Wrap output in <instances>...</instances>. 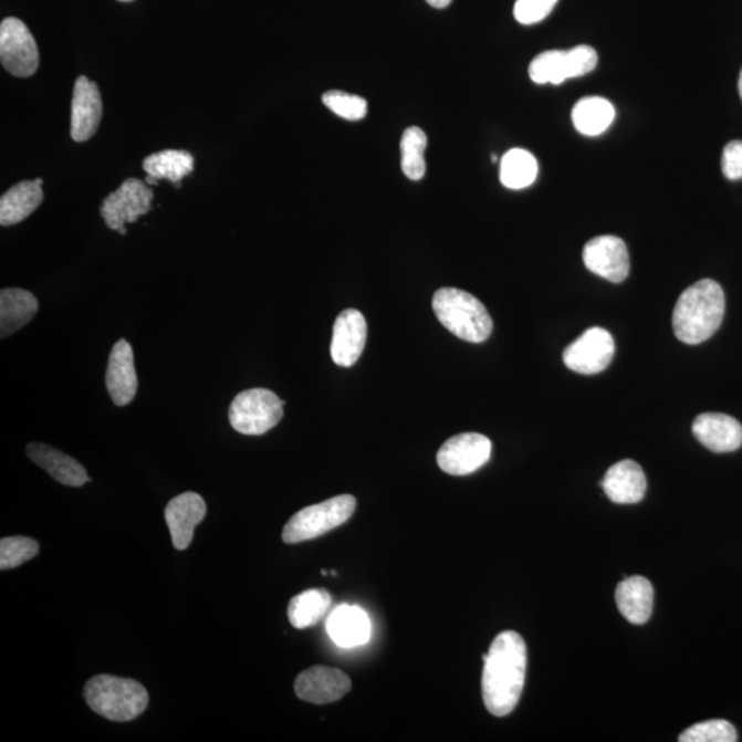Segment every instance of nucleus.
<instances>
[{
	"label": "nucleus",
	"mask_w": 742,
	"mask_h": 742,
	"mask_svg": "<svg viewBox=\"0 0 742 742\" xmlns=\"http://www.w3.org/2000/svg\"><path fill=\"white\" fill-rule=\"evenodd\" d=\"M481 690L487 710L506 717L518 707L526 676V645L515 631H503L483 656Z\"/></svg>",
	"instance_id": "f257e3e1"
},
{
	"label": "nucleus",
	"mask_w": 742,
	"mask_h": 742,
	"mask_svg": "<svg viewBox=\"0 0 742 742\" xmlns=\"http://www.w3.org/2000/svg\"><path fill=\"white\" fill-rule=\"evenodd\" d=\"M724 310V293L718 282H696L679 296L673 309V333L684 344L707 342L722 325Z\"/></svg>",
	"instance_id": "f03ea898"
},
{
	"label": "nucleus",
	"mask_w": 742,
	"mask_h": 742,
	"mask_svg": "<svg viewBox=\"0 0 742 742\" xmlns=\"http://www.w3.org/2000/svg\"><path fill=\"white\" fill-rule=\"evenodd\" d=\"M433 311L441 325L458 338L483 343L491 336V315L479 299L457 288H441L433 296Z\"/></svg>",
	"instance_id": "7ed1b4c3"
},
{
	"label": "nucleus",
	"mask_w": 742,
	"mask_h": 742,
	"mask_svg": "<svg viewBox=\"0 0 742 742\" xmlns=\"http://www.w3.org/2000/svg\"><path fill=\"white\" fill-rule=\"evenodd\" d=\"M84 699L98 715L113 722H128L145 712L149 693L134 679L96 676L86 683Z\"/></svg>",
	"instance_id": "20e7f679"
},
{
	"label": "nucleus",
	"mask_w": 742,
	"mask_h": 742,
	"mask_svg": "<svg viewBox=\"0 0 742 742\" xmlns=\"http://www.w3.org/2000/svg\"><path fill=\"white\" fill-rule=\"evenodd\" d=\"M355 508V497L347 494L304 508L288 521L282 531V540L288 545L315 540L347 523L353 518Z\"/></svg>",
	"instance_id": "39448f33"
},
{
	"label": "nucleus",
	"mask_w": 742,
	"mask_h": 742,
	"mask_svg": "<svg viewBox=\"0 0 742 742\" xmlns=\"http://www.w3.org/2000/svg\"><path fill=\"white\" fill-rule=\"evenodd\" d=\"M283 405L273 390H243L232 400L229 410L231 427L242 435L260 436L273 429L283 417Z\"/></svg>",
	"instance_id": "423d86ee"
},
{
	"label": "nucleus",
	"mask_w": 742,
	"mask_h": 742,
	"mask_svg": "<svg viewBox=\"0 0 742 742\" xmlns=\"http://www.w3.org/2000/svg\"><path fill=\"white\" fill-rule=\"evenodd\" d=\"M153 190L139 179L129 178L102 202L101 215L107 228L127 234L126 224L137 222L151 209Z\"/></svg>",
	"instance_id": "0eeeda50"
},
{
	"label": "nucleus",
	"mask_w": 742,
	"mask_h": 742,
	"mask_svg": "<svg viewBox=\"0 0 742 742\" xmlns=\"http://www.w3.org/2000/svg\"><path fill=\"white\" fill-rule=\"evenodd\" d=\"M0 60L17 77H30L39 67V50L28 27L19 19H6L0 25Z\"/></svg>",
	"instance_id": "6e6552de"
},
{
	"label": "nucleus",
	"mask_w": 742,
	"mask_h": 742,
	"mask_svg": "<svg viewBox=\"0 0 742 742\" xmlns=\"http://www.w3.org/2000/svg\"><path fill=\"white\" fill-rule=\"evenodd\" d=\"M492 443L480 433H461L446 441L438 452V464L451 475H467L490 461Z\"/></svg>",
	"instance_id": "1a4fd4ad"
},
{
	"label": "nucleus",
	"mask_w": 742,
	"mask_h": 742,
	"mask_svg": "<svg viewBox=\"0 0 742 742\" xmlns=\"http://www.w3.org/2000/svg\"><path fill=\"white\" fill-rule=\"evenodd\" d=\"M615 356V339L603 327H591L564 351V364L579 374L602 373Z\"/></svg>",
	"instance_id": "9d476101"
},
{
	"label": "nucleus",
	"mask_w": 742,
	"mask_h": 742,
	"mask_svg": "<svg viewBox=\"0 0 742 742\" xmlns=\"http://www.w3.org/2000/svg\"><path fill=\"white\" fill-rule=\"evenodd\" d=\"M583 260L592 273L602 279L620 283L630 273V257L626 243L615 236H602L588 241Z\"/></svg>",
	"instance_id": "9b49d317"
},
{
	"label": "nucleus",
	"mask_w": 742,
	"mask_h": 742,
	"mask_svg": "<svg viewBox=\"0 0 742 742\" xmlns=\"http://www.w3.org/2000/svg\"><path fill=\"white\" fill-rule=\"evenodd\" d=\"M351 690V679L347 673L337 668L315 666L303 671L294 682V692L299 699L313 704H328Z\"/></svg>",
	"instance_id": "f8f14e48"
},
{
	"label": "nucleus",
	"mask_w": 742,
	"mask_h": 742,
	"mask_svg": "<svg viewBox=\"0 0 742 742\" xmlns=\"http://www.w3.org/2000/svg\"><path fill=\"white\" fill-rule=\"evenodd\" d=\"M367 338V324L358 310H345L333 326L331 355L334 364L351 367L359 360Z\"/></svg>",
	"instance_id": "ddd939ff"
},
{
	"label": "nucleus",
	"mask_w": 742,
	"mask_h": 742,
	"mask_svg": "<svg viewBox=\"0 0 742 742\" xmlns=\"http://www.w3.org/2000/svg\"><path fill=\"white\" fill-rule=\"evenodd\" d=\"M164 515L174 547L177 551H186L192 542L196 526L206 519L207 503L196 492H184L168 502Z\"/></svg>",
	"instance_id": "4468645a"
},
{
	"label": "nucleus",
	"mask_w": 742,
	"mask_h": 742,
	"mask_svg": "<svg viewBox=\"0 0 742 742\" xmlns=\"http://www.w3.org/2000/svg\"><path fill=\"white\" fill-rule=\"evenodd\" d=\"M102 118V100L98 86L81 76L75 83L72 100L71 135L73 140L93 138Z\"/></svg>",
	"instance_id": "2eb2a0df"
},
{
	"label": "nucleus",
	"mask_w": 742,
	"mask_h": 742,
	"mask_svg": "<svg viewBox=\"0 0 742 742\" xmlns=\"http://www.w3.org/2000/svg\"><path fill=\"white\" fill-rule=\"evenodd\" d=\"M106 387L116 406L132 404L137 395V370H135L133 347L127 339H121L112 348L106 370Z\"/></svg>",
	"instance_id": "dca6fc26"
},
{
	"label": "nucleus",
	"mask_w": 742,
	"mask_h": 742,
	"mask_svg": "<svg viewBox=\"0 0 742 742\" xmlns=\"http://www.w3.org/2000/svg\"><path fill=\"white\" fill-rule=\"evenodd\" d=\"M693 433L713 452H732L742 445V427L738 419L721 412H706L694 419Z\"/></svg>",
	"instance_id": "f3484780"
},
{
	"label": "nucleus",
	"mask_w": 742,
	"mask_h": 742,
	"mask_svg": "<svg viewBox=\"0 0 742 742\" xmlns=\"http://www.w3.org/2000/svg\"><path fill=\"white\" fill-rule=\"evenodd\" d=\"M326 631L338 647H360L369 642L372 621L369 615L359 606L343 604L328 616Z\"/></svg>",
	"instance_id": "a211bd4d"
},
{
	"label": "nucleus",
	"mask_w": 742,
	"mask_h": 742,
	"mask_svg": "<svg viewBox=\"0 0 742 742\" xmlns=\"http://www.w3.org/2000/svg\"><path fill=\"white\" fill-rule=\"evenodd\" d=\"M602 485L612 502L617 505H634L644 500L648 481L637 462L625 460L615 463L606 472Z\"/></svg>",
	"instance_id": "6ab92c4d"
},
{
	"label": "nucleus",
	"mask_w": 742,
	"mask_h": 742,
	"mask_svg": "<svg viewBox=\"0 0 742 742\" xmlns=\"http://www.w3.org/2000/svg\"><path fill=\"white\" fill-rule=\"evenodd\" d=\"M27 454L33 462L67 487H83L90 481L87 470L75 458L66 456L65 452L54 449L49 445L31 443L27 447Z\"/></svg>",
	"instance_id": "aec40b11"
},
{
	"label": "nucleus",
	"mask_w": 742,
	"mask_h": 742,
	"mask_svg": "<svg viewBox=\"0 0 742 742\" xmlns=\"http://www.w3.org/2000/svg\"><path fill=\"white\" fill-rule=\"evenodd\" d=\"M616 604L620 614L631 625L641 626L650 619L654 610L655 591L642 576L627 577L616 588Z\"/></svg>",
	"instance_id": "412c9836"
},
{
	"label": "nucleus",
	"mask_w": 742,
	"mask_h": 742,
	"mask_svg": "<svg viewBox=\"0 0 742 742\" xmlns=\"http://www.w3.org/2000/svg\"><path fill=\"white\" fill-rule=\"evenodd\" d=\"M43 180H24L0 198V224L13 226L35 212L43 201Z\"/></svg>",
	"instance_id": "4be33fe9"
},
{
	"label": "nucleus",
	"mask_w": 742,
	"mask_h": 742,
	"mask_svg": "<svg viewBox=\"0 0 742 742\" xmlns=\"http://www.w3.org/2000/svg\"><path fill=\"white\" fill-rule=\"evenodd\" d=\"M39 303L31 292L9 288L0 292V337L6 338L19 332L33 320Z\"/></svg>",
	"instance_id": "5701e85b"
},
{
	"label": "nucleus",
	"mask_w": 742,
	"mask_h": 742,
	"mask_svg": "<svg viewBox=\"0 0 742 742\" xmlns=\"http://www.w3.org/2000/svg\"><path fill=\"white\" fill-rule=\"evenodd\" d=\"M616 111L608 100L602 96H587L576 102L572 111L574 126L586 137H598L612 126Z\"/></svg>",
	"instance_id": "b1692460"
},
{
	"label": "nucleus",
	"mask_w": 742,
	"mask_h": 742,
	"mask_svg": "<svg viewBox=\"0 0 742 742\" xmlns=\"http://www.w3.org/2000/svg\"><path fill=\"white\" fill-rule=\"evenodd\" d=\"M332 597L325 588H313L297 594L288 606L289 621L297 630L316 625L326 615Z\"/></svg>",
	"instance_id": "393cba45"
},
{
	"label": "nucleus",
	"mask_w": 742,
	"mask_h": 742,
	"mask_svg": "<svg viewBox=\"0 0 742 742\" xmlns=\"http://www.w3.org/2000/svg\"><path fill=\"white\" fill-rule=\"evenodd\" d=\"M195 158L186 150H164L145 158L144 169L147 177L156 180L167 179L180 187V180L192 173Z\"/></svg>",
	"instance_id": "a878e982"
},
{
	"label": "nucleus",
	"mask_w": 742,
	"mask_h": 742,
	"mask_svg": "<svg viewBox=\"0 0 742 742\" xmlns=\"http://www.w3.org/2000/svg\"><path fill=\"white\" fill-rule=\"evenodd\" d=\"M537 169L536 158L529 150H509L501 160V182L508 189H525L535 182Z\"/></svg>",
	"instance_id": "bb28decb"
},
{
	"label": "nucleus",
	"mask_w": 742,
	"mask_h": 742,
	"mask_svg": "<svg viewBox=\"0 0 742 742\" xmlns=\"http://www.w3.org/2000/svg\"><path fill=\"white\" fill-rule=\"evenodd\" d=\"M531 81L536 84H563L571 79L568 51L548 50L535 56L530 65Z\"/></svg>",
	"instance_id": "cd10ccee"
},
{
	"label": "nucleus",
	"mask_w": 742,
	"mask_h": 742,
	"mask_svg": "<svg viewBox=\"0 0 742 742\" xmlns=\"http://www.w3.org/2000/svg\"><path fill=\"white\" fill-rule=\"evenodd\" d=\"M428 146L427 134L419 127H409L400 140L401 171L411 180H421L427 173L425 149Z\"/></svg>",
	"instance_id": "c85d7f7f"
},
{
	"label": "nucleus",
	"mask_w": 742,
	"mask_h": 742,
	"mask_svg": "<svg viewBox=\"0 0 742 742\" xmlns=\"http://www.w3.org/2000/svg\"><path fill=\"white\" fill-rule=\"evenodd\" d=\"M39 543L32 537L9 536L0 541V569L17 568L39 554Z\"/></svg>",
	"instance_id": "c756f323"
},
{
	"label": "nucleus",
	"mask_w": 742,
	"mask_h": 742,
	"mask_svg": "<svg viewBox=\"0 0 742 742\" xmlns=\"http://www.w3.org/2000/svg\"><path fill=\"white\" fill-rule=\"evenodd\" d=\"M681 742H735L739 740L738 732L732 723L723 719H713L693 724L679 735Z\"/></svg>",
	"instance_id": "7c9ffc66"
},
{
	"label": "nucleus",
	"mask_w": 742,
	"mask_h": 742,
	"mask_svg": "<svg viewBox=\"0 0 742 742\" xmlns=\"http://www.w3.org/2000/svg\"><path fill=\"white\" fill-rule=\"evenodd\" d=\"M327 109L348 122H358L366 116L367 101L362 96L344 92H327L322 96Z\"/></svg>",
	"instance_id": "2f4dec72"
},
{
	"label": "nucleus",
	"mask_w": 742,
	"mask_h": 742,
	"mask_svg": "<svg viewBox=\"0 0 742 742\" xmlns=\"http://www.w3.org/2000/svg\"><path fill=\"white\" fill-rule=\"evenodd\" d=\"M558 0H518L514 4L515 20L523 25H534L552 13Z\"/></svg>",
	"instance_id": "473e14b6"
},
{
	"label": "nucleus",
	"mask_w": 742,
	"mask_h": 742,
	"mask_svg": "<svg viewBox=\"0 0 742 742\" xmlns=\"http://www.w3.org/2000/svg\"><path fill=\"white\" fill-rule=\"evenodd\" d=\"M566 51H568L571 79L585 76L596 70L598 55L593 48L582 44Z\"/></svg>",
	"instance_id": "72a5a7b5"
},
{
	"label": "nucleus",
	"mask_w": 742,
	"mask_h": 742,
	"mask_svg": "<svg viewBox=\"0 0 742 742\" xmlns=\"http://www.w3.org/2000/svg\"><path fill=\"white\" fill-rule=\"evenodd\" d=\"M722 171L729 180L742 179V142L733 140L724 146Z\"/></svg>",
	"instance_id": "f704fd0d"
},
{
	"label": "nucleus",
	"mask_w": 742,
	"mask_h": 742,
	"mask_svg": "<svg viewBox=\"0 0 742 742\" xmlns=\"http://www.w3.org/2000/svg\"><path fill=\"white\" fill-rule=\"evenodd\" d=\"M427 2L436 9H445L449 6L452 0H427Z\"/></svg>",
	"instance_id": "c9c22d12"
},
{
	"label": "nucleus",
	"mask_w": 742,
	"mask_h": 742,
	"mask_svg": "<svg viewBox=\"0 0 742 742\" xmlns=\"http://www.w3.org/2000/svg\"><path fill=\"white\" fill-rule=\"evenodd\" d=\"M739 92H740V96H741V100H742V70H741V73H740Z\"/></svg>",
	"instance_id": "e433bc0d"
},
{
	"label": "nucleus",
	"mask_w": 742,
	"mask_h": 742,
	"mask_svg": "<svg viewBox=\"0 0 742 742\" xmlns=\"http://www.w3.org/2000/svg\"><path fill=\"white\" fill-rule=\"evenodd\" d=\"M118 2H133V0H118Z\"/></svg>",
	"instance_id": "4c0bfd02"
},
{
	"label": "nucleus",
	"mask_w": 742,
	"mask_h": 742,
	"mask_svg": "<svg viewBox=\"0 0 742 742\" xmlns=\"http://www.w3.org/2000/svg\"><path fill=\"white\" fill-rule=\"evenodd\" d=\"M322 575L327 576V575H328V574H327V571H325V569L322 571Z\"/></svg>",
	"instance_id": "58836bf2"
}]
</instances>
